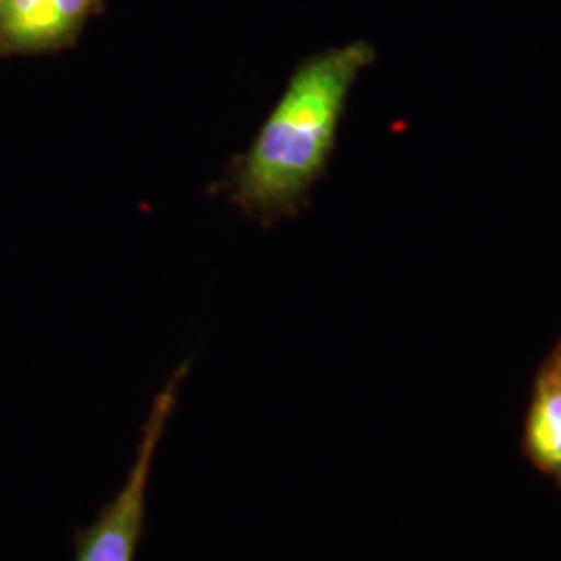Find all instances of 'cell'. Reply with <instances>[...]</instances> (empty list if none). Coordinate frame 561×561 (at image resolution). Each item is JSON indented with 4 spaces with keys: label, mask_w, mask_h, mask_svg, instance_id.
<instances>
[{
    "label": "cell",
    "mask_w": 561,
    "mask_h": 561,
    "mask_svg": "<svg viewBox=\"0 0 561 561\" xmlns=\"http://www.w3.org/2000/svg\"><path fill=\"white\" fill-rule=\"evenodd\" d=\"M373 59L366 42H354L306 60L296 71L233 178V201L245 213L275 217L319 178L347 94Z\"/></svg>",
    "instance_id": "1"
},
{
    "label": "cell",
    "mask_w": 561,
    "mask_h": 561,
    "mask_svg": "<svg viewBox=\"0 0 561 561\" xmlns=\"http://www.w3.org/2000/svg\"><path fill=\"white\" fill-rule=\"evenodd\" d=\"M185 370L187 366H181L152 401L141 426L136 460L119 493L102 505L90 526L76 533V561H136L138 558L146 535L152 463L167 424L178 408V387Z\"/></svg>",
    "instance_id": "2"
},
{
    "label": "cell",
    "mask_w": 561,
    "mask_h": 561,
    "mask_svg": "<svg viewBox=\"0 0 561 561\" xmlns=\"http://www.w3.org/2000/svg\"><path fill=\"white\" fill-rule=\"evenodd\" d=\"M99 0H2L0 53H41L69 42Z\"/></svg>",
    "instance_id": "3"
},
{
    "label": "cell",
    "mask_w": 561,
    "mask_h": 561,
    "mask_svg": "<svg viewBox=\"0 0 561 561\" xmlns=\"http://www.w3.org/2000/svg\"><path fill=\"white\" fill-rule=\"evenodd\" d=\"M526 443L537 463L561 474V377L553 368L537 387L528 412Z\"/></svg>",
    "instance_id": "4"
},
{
    "label": "cell",
    "mask_w": 561,
    "mask_h": 561,
    "mask_svg": "<svg viewBox=\"0 0 561 561\" xmlns=\"http://www.w3.org/2000/svg\"><path fill=\"white\" fill-rule=\"evenodd\" d=\"M553 370H556V373H558V375H560L561 377V356H560V360L556 362V364H553Z\"/></svg>",
    "instance_id": "5"
},
{
    "label": "cell",
    "mask_w": 561,
    "mask_h": 561,
    "mask_svg": "<svg viewBox=\"0 0 561 561\" xmlns=\"http://www.w3.org/2000/svg\"><path fill=\"white\" fill-rule=\"evenodd\" d=\"M0 2H2V0H0Z\"/></svg>",
    "instance_id": "6"
}]
</instances>
